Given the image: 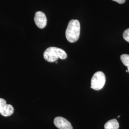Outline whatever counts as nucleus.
I'll return each mask as SVG.
<instances>
[{"instance_id":"f257e3e1","label":"nucleus","mask_w":129,"mask_h":129,"mask_svg":"<svg viewBox=\"0 0 129 129\" xmlns=\"http://www.w3.org/2000/svg\"><path fill=\"white\" fill-rule=\"evenodd\" d=\"M80 33V24L78 20L69 21L66 31V37L68 41L74 43L78 40Z\"/></svg>"},{"instance_id":"f03ea898","label":"nucleus","mask_w":129,"mask_h":129,"mask_svg":"<svg viewBox=\"0 0 129 129\" xmlns=\"http://www.w3.org/2000/svg\"><path fill=\"white\" fill-rule=\"evenodd\" d=\"M44 57L45 60L49 62H54L58 58L65 59L67 57V54L64 50L61 48L56 47H50L44 52Z\"/></svg>"},{"instance_id":"7ed1b4c3","label":"nucleus","mask_w":129,"mask_h":129,"mask_svg":"<svg viewBox=\"0 0 129 129\" xmlns=\"http://www.w3.org/2000/svg\"><path fill=\"white\" fill-rule=\"evenodd\" d=\"M106 83V77L102 71H98L93 75L91 80V88L95 90H101Z\"/></svg>"},{"instance_id":"20e7f679","label":"nucleus","mask_w":129,"mask_h":129,"mask_svg":"<svg viewBox=\"0 0 129 129\" xmlns=\"http://www.w3.org/2000/svg\"><path fill=\"white\" fill-rule=\"evenodd\" d=\"M55 126L59 129H73V127L69 120L62 117H57L54 120Z\"/></svg>"},{"instance_id":"39448f33","label":"nucleus","mask_w":129,"mask_h":129,"mask_svg":"<svg viewBox=\"0 0 129 129\" xmlns=\"http://www.w3.org/2000/svg\"><path fill=\"white\" fill-rule=\"evenodd\" d=\"M35 22L38 27L43 29L45 27L47 24V19L45 14L41 11H38L35 14Z\"/></svg>"},{"instance_id":"423d86ee","label":"nucleus","mask_w":129,"mask_h":129,"mask_svg":"<svg viewBox=\"0 0 129 129\" xmlns=\"http://www.w3.org/2000/svg\"><path fill=\"white\" fill-rule=\"evenodd\" d=\"M14 107L10 104H6L2 109L1 112L2 115L7 117L12 115L14 113Z\"/></svg>"},{"instance_id":"0eeeda50","label":"nucleus","mask_w":129,"mask_h":129,"mask_svg":"<svg viewBox=\"0 0 129 129\" xmlns=\"http://www.w3.org/2000/svg\"><path fill=\"white\" fill-rule=\"evenodd\" d=\"M119 123L116 119H112L107 121L104 125L105 129H119Z\"/></svg>"},{"instance_id":"6e6552de","label":"nucleus","mask_w":129,"mask_h":129,"mask_svg":"<svg viewBox=\"0 0 129 129\" xmlns=\"http://www.w3.org/2000/svg\"><path fill=\"white\" fill-rule=\"evenodd\" d=\"M120 60L123 64L126 66L128 68L129 73V55L127 54H123L120 56Z\"/></svg>"},{"instance_id":"1a4fd4ad","label":"nucleus","mask_w":129,"mask_h":129,"mask_svg":"<svg viewBox=\"0 0 129 129\" xmlns=\"http://www.w3.org/2000/svg\"><path fill=\"white\" fill-rule=\"evenodd\" d=\"M123 37L125 41L129 43V28L126 29L123 33Z\"/></svg>"},{"instance_id":"9d476101","label":"nucleus","mask_w":129,"mask_h":129,"mask_svg":"<svg viewBox=\"0 0 129 129\" xmlns=\"http://www.w3.org/2000/svg\"><path fill=\"white\" fill-rule=\"evenodd\" d=\"M6 104V101L2 98H0V105L4 107Z\"/></svg>"},{"instance_id":"9b49d317","label":"nucleus","mask_w":129,"mask_h":129,"mask_svg":"<svg viewBox=\"0 0 129 129\" xmlns=\"http://www.w3.org/2000/svg\"><path fill=\"white\" fill-rule=\"evenodd\" d=\"M114 2H116L117 3H118L119 4H124L125 2L126 1V0H112Z\"/></svg>"},{"instance_id":"f8f14e48","label":"nucleus","mask_w":129,"mask_h":129,"mask_svg":"<svg viewBox=\"0 0 129 129\" xmlns=\"http://www.w3.org/2000/svg\"><path fill=\"white\" fill-rule=\"evenodd\" d=\"M3 108H4V107L0 105V114H1V111H2V109H3Z\"/></svg>"},{"instance_id":"ddd939ff","label":"nucleus","mask_w":129,"mask_h":129,"mask_svg":"<svg viewBox=\"0 0 129 129\" xmlns=\"http://www.w3.org/2000/svg\"><path fill=\"white\" fill-rule=\"evenodd\" d=\"M126 71V72H128V70H127Z\"/></svg>"},{"instance_id":"4468645a","label":"nucleus","mask_w":129,"mask_h":129,"mask_svg":"<svg viewBox=\"0 0 129 129\" xmlns=\"http://www.w3.org/2000/svg\"><path fill=\"white\" fill-rule=\"evenodd\" d=\"M120 117V116H118V118H119V117Z\"/></svg>"}]
</instances>
